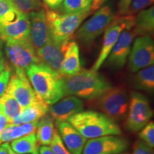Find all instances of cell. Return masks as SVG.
Masks as SVG:
<instances>
[{
    "label": "cell",
    "mask_w": 154,
    "mask_h": 154,
    "mask_svg": "<svg viewBox=\"0 0 154 154\" xmlns=\"http://www.w3.org/2000/svg\"><path fill=\"white\" fill-rule=\"evenodd\" d=\"M57 126L62 142L71 154H82L87 138L84 137L68 121L57 123Z\"/></svg>",
    "instance_id": "ac0fdd59"
},
{
    "label": "cell",
    "mask_w": 154,
    "mask_h": 154,
    "mask_svg": "<svg viewBox=\"0 0 154 154\" xmlns=\"http://www.w3.org/2000/svg\"><path fill=\"white\" fill-rule=\"evenodd\" d=\"M154 0H132L125 16H134L140 11L153 5Z\"/></svg>",
    "instance_id": "4dcf8cb0"
},
{
    "label": "cell",
    "mask_w": 154,
    "mask_h": 154,
    "mask_svg": "<svg viewBox=\"0 0 154 154\" xmlns=\"http://www.w3.org/2000/svg\"><path fill=\"white\" fill-rule=\"evenodd\" d=\"M140 140L149 147L153 149L154 147V122L149 121L146 126L140 129L138 134Z\"/></svg>",
    "instance_id": "f546056e"
},
{
    "label": "cell",
    "mask_w": 154,
    "mask_h": 154,
    "mask_svg": "<svg viewBox=\"0 0 154 154\" xmlns=\"http://www.w3.org/2000/svg\"><path fill=\"white\" fill-rule=\"evenodd\" d=\"M16 8L21 12L29 14L33 11L42 8L41 0H11Z\"/></svg>",
    "instance_id": "f1b7e54d"
},
{
    "label": "cell",
    "mask_w": 154,
    "mask_h": 154,
    "mask_svg": "<svg viewBox=\"0 0 154 154\" xmlns=\"http://www.w3.org/2000/svg\"><path fill=\"white\" fill-rule=\"evenodd\" d=\"M84 103L82 99L74 96H63L51 106L49 109V116L56 123L67 121L71 117L84 111Z\"/></svg>",
    "instance_id": "9a60e30c"
},
{
    "label": "cell",
    "mask_w": 154,
    "mask_h": 154,
    "mask_svg": "<svg viewBox=\"0 0 154 154\" xmlns=\"http://www.w3.org/2000/svg\"><path fill=\"white\" fill-rule=\"evenodd\" d=\"M38 154H54L50 147L47 146H42L38 147Z\"/></svg>",
    "instance_id": "74e56055"
},
{
    "label": "cell",
    "mask_w": 154,
    "mask_h": 154,
    "mask_svg": "<svg viewBox=\"0 0 154 154\" xmlns=\"http://www.w3.org/2000/svg\"><path fill=\"white\" fill-rule=\"evenodd\" d=\"M7 63H6L5 59L2 58V59H0V73L2 72L3 70H5L7 67Z\"/></svg>",
    "instance_id": "ab89813d"
},
{
    "label": "cell",
    "mask_w": 154,
    "mask_h": 154,
    "mask_svg": "<svg viewBox=\"0 0 154 154\" xmlns=\"http://www.w3.org/2000/svg\"><path fill=\"white\" fill-rule=\"evenodd\" d=\"M120 154H129L128 153H120Z\"/></svg>",
    "instance_id": "f6af8a7d"
},
{
    "label": "cell",
    "mask_w": 154,
    "mask_h": 154,
    "mask_svg": "<svg viewBox=\"0 0 154 154\" xmlns=\"http://www.w3.org/2000/svg\"><path fill=\"white\" fill-rule=\"evenodd\" d=\"M2 58H4V57H3L2 51V50H0V59H2Z\"/></svg>",
    "instance_id": "7bdbcfd3"
},
{
    "label": "cell",
    "mask_w": 154,
    "mask_h": 154,
    "mask_svg": "<svg viewBox=\"0 0 154 154\" xmlns=\"http://www.w3.org/2000/svg\"><path fill=\"white\" fill-rule=\"evenodd\" d=\"M4 42H5V40L3 39L2 36L1 34H0V50H2L4 45Z\"/></svg>",
    "instance_id": "60d3db41"
},
{
    "label": "cell",
    "mask_w": 154,
    "mask_h": 154,
    "mask_svg": "<svg viewBox=\"0 0 154 154\" xmlns=\"http://www.w3.org/2000/svg\"><path fill=\"white\" fill-rule=\"evenodd\" d=\"M128 68L136 73L154 63V43L151 36H140L134 40L128 55Z\"/></svg>",
    "instance_id": "9c48e42d"
},
{
    "label": "cell",
    "mask_w": 154,
    "mask_h": 154,
    "mask_svg": "<svg viewBox=\"0 0 154 154\" xmlns=\"http://www.w3.org/2000/svg\"><path fill=\"white\" fill-rule=\"evenodd\" d=\"M68 122L88 139L122 134L116 121L99 111H82L71 117Z\"/></svg>",
    "instance_id": "3957f363"
},
{
    "label": "cell",
    "mask_w": 154,
    "mask_h": 154,
    "mask_svg": "<svg viewBox=\"0 0 154 154\" xmlns=\"http://www.w3.org/2000/svg\"><path fill=\"white\" fill-rule=\"evenodd\" d=\"M37 97L48 106H51L64 96L63 77L42 63L32 64L25 69Z\"/></svg>",
    "instance_id": "6da1fadb"
},
{
    "label": "cell",
    "mask_w": 154,
    "mask_h": 154,
    "mask_svg": "<svg viewBox=\"0 0 154 154\" xmlns=\"http://www.w3.org/2000/svg\"><path fill=\"white\" fill-rule=\"evenodd\" d=\"M107 0H92L91 10H96L99 9Z\"/></svg>",
    "instance_id": "8d00e7d4"
},
{
    "label": "cell",
    "mask_w": 154,
    "mask_h": 154,
    "mask_svg": "<svg viewBox=\"0 0 154 154\" xmlns=\"http://www.w3.org/2000/svg\"><path fill=\"white\" fill-rule=\"evenodd\" d=\"M6 92L12 96L22 109L40 100L34 92L24 69H15L14 74H11Z\"/></svg>",
    "instance_id": "30bf717a"
},
{
    "label": "cell",
    "mask_w": 154,
    "mask_h": 154,
    "mask_svg": "<svg viewBox=\"0 0 154 154\" xmlns=\"http://www.w3.org/2000/svg\"><path fill=\"white\" fill-rule=\"evenodd\" d=\"M38 121H34V122L26 123V124L19 125H14L10 133L11 140H13L16 139V138H20L22 136L35 132L36 130V127H37Z\"/></svg>",
    "instance_id": "83f0119b"
},
{
    "label": "cell",
    "mask_w": 154,
    "mask_h": 154,
    "mask_svg": "<svg viewBox=\"0 0 154 154\" xmlns=\"http://www.w3.org/2000/svg\"><path fill=\"white\" fill-rule=\"evenodd\" d=\"M5 52L14 69L25 70L31 65L41 63L29 38L6 42Z\"/></svg>",
    "instance_id": "ba28073f"
},
{
    "label": "cell",
    "mask_w": 154,
    "mask_h": 154,
    "mask_svg": "<svg viewBox=\"0 0 154 154\" xmlns=\"http://www.w3.org/2000/svg\"><path fill=\"white\" fill-rule=\"evenodd\" d=\"M115 17V11L111 5L103 6L78 28L75 34L76 39L83 45L89 47L96 38L105 32Z\"/></svg>",
    "instance_id": "8992f818"
},
{
    "label": "cell",
    "mask_w": 154,
    "mask_h": 154,
    "mask_svg": "<svg viewBox=\"0 0 154 154\" xmlns=\"http://www.w3.org/2000/svg\"><path fill=\"white\" fill-rule=\"evenodd\" d=\"M10 147L19 154H38V143L35 132L11 140Z\"/></svg>",
    "instance_id": "cb8c5ba5"
},
{
    "label": "cell",
    "mask_w": 154,
    "mask_h": 154,
    "mask_svg": "<svg viewBox=\"0 0 154 154\" xmlns=\"http://www.w3.org/2000/svg\"><path fill=\"white\" fill-rule=\"evenodd\" d=\"M51 39L59 42H69L90 11L61 14L54 10H45Z\"/></svg>",
    "instance_id": "277c9868"
},
{
    "label": "cell",
    "mask_w": 154,
    "mask_h": 154,
    "mask_svg": "<svg viewBox=\"0 0 154 154\" xmlns=\"http://www.w3.org/2000/svg\"><path fill=\"white\" fill-rule=\"evenodd\" d=\"M132 0H120L118 4V16L122 17L126 15V11L129 7Z\"/></svg>",
    "instance_id": "e575fe53"
},
{
    "label": "cell",
    "mask_w": 154,
    "mask_h": 154,
    "mask_svg": "<svg viewBox=\"0 0 154 154\" xmlns=\"http://www.w3.org/2000/svg\"><path fill=\"white\" fill-rule=\"evenodd\" d=\"M11 74L10 69L7 68V66L0 73V98L6 93Z\"/></svg>",
    "instance_id": "d6a6232c"
},
{
    "label": "cell",
    "mask_w": 154,
    "mask_h": 154,
    "mask_svg": "<svg viewBox=\"0 0 154 154\" xmlns=\"http://www.w3.org/2000/svg\"><path fill=\"white\" fill-rule=\"evenodd\" d=\"M63 0H43L45 5L50 10H58L61 7Z\"/></svg>",
    "instance_id": "d590c367"
},
{
    "label": "cell",
    "mask_w": 154,
    "mask_h": 154,
    "mask_svg": "<svg viewBox=\"0 0 154 154\" xmlns=\"http://www.w3.org/2000/svg\"><path fill=\"white\" fill-rule=\"evenodd\" d=\"M112 87L108 79L92 69H81L74 76L63 77V94L79 99H96Z\"/></svg>",
    "instance_id": "7a4b0ae2"
},
{
    "label": "cell",
    "mask_w": 154,
    "mask_h": 154,
    "mask_svg": "<svg viewBox=\"0 0 154 154\" xmlns=\"http://www.w3.org/2000/svg\"><path fill=\"white\" fill-rule=\"evenodd\" d=\"M131 154H154L153 150L149 147L142 140H136L134 146V149Z\"/></svg>",
    "instance_id": "836d02e7"
},
{
    "label": "cell",
    "mask_w": 154,
    "mask_h": 154,
    "mask_svg": "<svg viewBox=\"0 0 154 154\" xmlns=\"http://www.w3.org/2000/svg\"><path fill=\"white\" fill-rule=\"evenodd\" d=\"M134 24V16L116 17L112 22L106 29L103 44L100 54L91 69L98 72L110 53L111 49L118 39L121 32L130 24Z\"/></svg>",
    "instance_id": "7c38bea8"
},
{
    "label": "cell",
    "mask_w": 154,
    "mask_h": 154,
    "mask_svg": "<svg viewBox=\"0 0 154 154\" xmlns=\"http://www.w3.org/2000/svg\"><path fill=\"white\" fill-rule=\"evenodd\" d=\"M54 121L49 115H46L38 120L36 130V137L38 143L49 146L56 132Z\"/></svg>",
    "instance_id": "603a6c76"
},
{
    "label": "cell",
    "mask_w": 154,
    "mask_h": 154,
    "mask_svg": "<svg viewBox=\"0 0 154 154\" xmlns=\"http://www.w3.org/2000/svg\"><path fill=\"white\" fill-rule=\"evenodd\" d=\"M153 113L148 98L140 92L132 91L129 96L125 127L130 132L139 131L149 122Z\"/></svg>",
    "instance_id": "52a82bcc"
},
{
    "label": "cell",
    "mask_w": 154,
    "mask_h": 154,
    "mask_svg": "<svg viewBox=\"0 0 154 154\" xmlns=\"http://www.w3.org/2000/svg\"><path fill=\"white\" fill-rule=\"evenodd\" d=\"M136 73L131 80L132 87L136 90L153 93L154 91L153 65L140 69Z\"/></svg>",
    "instance_id": "7402d4cb"
},
{
    "label": "cell",
    "mask_w": 154,
    "mask_h": 154,
    "mask_svg": "<svg viewBox=\"0 0 154 154\" xmlns=\"http://www.w3.org/2000/svg\"><path fill=\"white\" fill-rule=\"evenodd\" d=\"M0 105L2 113L8 119L9 124L22 109L17 100L7 92L0 98Z\"/></svg>",
    "instance_id": "d4e9b609"
},
{
    "label": "cell",
    "mask_w": 154,
    "mask_h": 154,
    "mask_svg": "<svg viewBox=\"0 0 154 154\" xmlns=\"http://www.w3.org/2000/svg\"><path fill=\"white\" fill-rule=\"evenodd\" d=\"M134 32L136 36H151L154 30V7L143 9L134 17Z\"/></svg>",
    "instance_id": "44dd1931"
},
{
    "label": "cell",
    "mask_w": 154,
    "mask_h": 154,
    "mask_svg": "<svg viewBox=\"0 0 154 154\" xmlns=\"http://www.w3.org/2000/svg\"><path fill=\"white\" fill-rule=\"evenodd\" d=\"M68 42H59L50 39L43 47L36 50L41 63L59 73Z\"/></svg>",
    "instance_id": "2e32d148"
},
{
    "label": "cell",
    "mask_w": 154,
    "mask_h": 154,
    "mask_svg": "<svg viewBox=\"0 0 154 154\" xmlns=\"http://www.w3.org/2000/svg\"><path fill=\"white\" fill-rule=\"evenodd\" d=\"M49 147L54 154H71L62 142L58 131H56L54 136L50 143Z\"/></svg>",
    "instance_id": "1f68e13d"
},
{
    "label": "cell",
    "mask_w": 154,
    "mask_h": 154,
    "mask_svg": "<svg viewBox=\"0 0 154 154\" xmlns=\"http://www.w3.org/2000/svg\"><path fill=\"white\" fill-rule=\"evenodd\" d=\"M91 101L94 107L116 122L126 117L129 104V96L123 86H112L103 95Z\"/></svg>",
    "instance_id": "5b68a950"
},
{
    "label": "cell",
    "mask_w": 154,
    "mask_h": 154,
    "mask_svg": "<svg viewBox=\"0 0 154 154\" xmlns=\"http://www.w3.org/2000/svg\"><path fill=\"white\" fill-rule=\"evenodd\" d=\"M29 39L36 49L43 47L51 39V34L46 18L45 9L41 8L29 13Z\"/></svg>",
    "instance_id": "5bb4252c"
},
{
    "label": "cell",
    "mask_w": 154,
    "mask_h": 154,
    "mask_svg": "<svg viewBox=\"0 0 154 154\" xmlns=\"http://www.w3.org/2000/svg\"><path fill=\"white\" fill-rule=\"evenodd\" d=\"M134 24L127 26L121 32L118 39L106 59L105 65L113 70H120L127 62L134 37Z\"/></svg>",
    "instance_id": "8fae6325"
},
{
    "label": "cell",
    "mask_w": 154,
    "mask_h": 154,
    "mask_svg": "<svg viewBox=\"0 0 154 154\" xmlns=\"http://www.w3.org/2000/svg\"><path fill=\"white\" fill-rule=\"evenodd\" d=\"M82 69L79 48L75 42H69L59 74L63 77L74 76Z\"/></svg>",
    "instance_id": "d6986e66"
},
{
    "label": "cell",
    "mask_w": 154,
    "mask_h": 154,
    "mask_svg": "<svg viewBox=\"0 0 154 154\" xmlns=\"http://www.w3.org/2000/svg\"><path fill=\"white\" fill-rule=\"evenodd\" d=\"M9 154H19V153H15V152H14V151H13L12 149H11L10 146H9Z\"/></svg>",
    "instance_id": "b9f144b4"
},
{
    "label": "cell",
    "mask_w": 154,
    "mask_h": 154,
    "mask_svg": "<svg viewBox=\"0 0 154 154\" xmlns=\"http://www.w3.org/2000/svg\"><path fill=\"white\" fill-rule=\"evenodd\" d=\"M0 144H1V143H0Z\"/></svg>",
    "instance_id": "bcb514c9"
},
{
    "label": "cell",
    "mask_w": 154,
    "mask_h": 154,
    "mask_svg": "<svg viewBox=\"0 0 154 154\" xmlns=\"http://www.w3.org/2000/svg\"><path fill=\"white\" fill-rule=\"evenodd\" d=\"M21 11L16 8L11 0H0V24H5L16 19Z\"/></svg>",
    "instance_id": "4316f807"
},
{
    "label": "cell",
    "mask_w": 154,
    "mask_h": 154,
    "mask_svg": "<svg viewBox=\"0 0 154 154\" xmlns=\"http://www.w3.org/2000/svg\"><path fill=\"white\" fill-rule=\"evenodd\" d=\"M92 0H63L58 9L61 14L91 11Z\"/></svg>",
    "instance_id": "484cf974"
},
{
    "label": "cell",
    "mask_w": 154,
    "mask_h": 154,
    "mask_svg": "<svg viewBox=\"0 0 154 154\" xmlns=\"http://www.w3.org/2000/svg\"><path fill=\"white\" fill-rule=\"evenodd\" d=\"M30 22L28 14L21 13L12 22L0 24V34L5 42L29 38Z\"/></svg>",
    "instance_id": "e0dca14e"
},
{
    "label": "cell",
    "mask_w": 154,
    "mask_h": 154,
    "mask_svg": "<svg viewBox=\"0 0 154 154\" xmlns=\"http://www.w3.org/2000/svg\"><path fill=\"white\" fill-rule=\"evenodd\" d=\"M49 106L39 100L33 104L22 109L20 113L9 124L19 125L40 120L49 112Z\"/></svg>",
    "instance_id": "ffe728a7"
},
{
    "label": "cell",
    "mask_w": 154,
    "mask_h": 154,
    "mask_svg": "<svg viewBox=\"0 0 154 154\" xmlns=\"http://www.w3.org/2000/svg\"><path fill=\"white\" fill-rule=\"evenodd\" d=\"M126 138L115 135L101 136L86 140L82 154H120L128 149Z\"/></svg>",
    "instance_id": "4fadbf2b"
},
{
    "label": "cell",
    "mask_w": 154,
    "mask_h": 154,
    "mask_svg": "<svg viewBox=\"0 0 154 154\" xmlns=\"http://www.w3.org/2000/svg\"><path fill=\"white\" fill-rule=\"evenodd\" d=\"M9 144L8 143H4L0 144V154H9Z\"/></svg>",
    "instance_id": "f35d334b"
},
{
    "label": "cell",
    "mask_w": 154,
    "mask_h": 154,
    "mask_svg": "<svg viewBox=\"0 0 154 154\" xmlns=\"http://www.w3.org/2000/svg\"><path fill=\"white\" fill-rule=\"evenodd\" d=\"M2 113V108H1V105H0V113Z\"/></svg>",
    "instance_id": "ee69618b"
}]
</instances>
